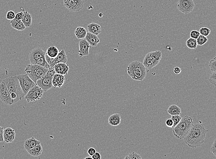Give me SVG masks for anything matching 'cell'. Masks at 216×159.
<instances>
[{"label": "cell", "mask_w": 216, "mask_h": 159, "mask_svg": "<svg viewBox=\"0 0 216 159\" xmlns=\"http://www.w3.org/2000/svg\"><path fill=\"white\" fill-rule=\"evenodd\" d=\"M85 39L88 42L91 47H97L100 42V40L97 35L89 33V32H88Z\"/></svg>", "instance_id": "cell-18"}, {"label": "cell", "mask_w": 216, "mask_h": 159, "mask_svg": "<svg viewBox=\"0 0 216 159\" xmlns=\"http://www.w3.org/2000/svg\"><path fill=\"white\" fill-rule=\"evenodd\" d=\"M92 159H101V156L100 155V153L98 152H96L92 156Z\"/></svg>", "instance_id": "cell-45"}, {"label": "cell", "mask_w": 216, "mask_h": 159, "mask_svg": "<svg viewBox=\"0 0 216 159\" xmlns=\"http://www.w3.org/2000/svg\"><path fill=\"white\" fill-rule=\"evenodd\" d=\"M55 73L56 72L54 70V67H50L46 75L37 80L36 84L45 92L50 90L54 87L52 83V79Z\"/></svg>", "instance_id": "cell-7"}, {"label": "cell", "mask_w": 216, "mask_h": 159, "mask_svg": "<svg viewBox=\"0 0 216 159\" xmlns=\"http://www.w3.org/2000/svg\"><path fill=\"white\" fill-rule=\"evenodd\" d=\"M66 81L64 75L56 73L52 79V83L54 88H61Z\"/></svg>", "instance_id": "cell-17"}, {"label": "cell", "mask_w": 216, "mask_h": 159, "mask_svg": "<svg viewBox=\"0 0 216 159\" xmlns=\"http://www.w3.org/2000/svg\"><path fill=\"white\" fill-rule=\"evenodd\" d=\"M209 81L210 83L216 87V71L212 72V73L210 74Z\"/></svg>", "instance_id": "cell-36"}, {"label": "cell", "mask_w": 216, "mask_h": 159, "mask_svg": "<svg viewBox=\"0 0 216 159\" xmlns=\"http://www.w3.org/2000/svg\"><path fill=\"white\" fill-rule=\"evenodd\" d=\"M42 151H43V149H42V146L41 144H39V145H36L33 149L29 150L28 152L31 156L36 157L41 156L42 154Z\"/></svg>", "instance_id": "cell-27"}, {"label": "cell", "mask_w": 216, "mask_h": 159, "mask_svg": "<svg viewBox=\"0 0 216 159\" xmlns=\"http://www.w3.org/2000/svg\"><path fill=\"white\" fill-rule=\"evenodd\" d=\"M54 67L56 73L63 75H67L70 69L69 66L65 63H59L55 65Z\"/></svg>", "instance_id": "cell-16"}, {"label": "cell", "mask_w": 216, "mask_h": 159, "mask_svg": "<svg viewBox=\"0 0 216 159\" xmlns=\"http://www.w3.org/2000/svg\"><path fill=\"white\" fill-rule=\"evenodd\" d=\"M57 63H66L68 61L67 56L66 54V51L64 49H62L59 52L58 56L55 57Z\"/></svg>", "instance_id": "cell-26"}, {"label": "cell", "mask_w": 216, "mask_h": 159, "mask_svg": "<svg viewBox=\"0 0 216 159\" xmlns=\"http://www.w3.org/2000/svg\"><path fill=\"white\" fill-rule=\"evenodd\" d=\"M195 7L193 0H178L177 8L179 11L185 14H188L193 11Z\"/></svg>", "instance_id": "cell-10"}, {"label": "cell", "mask_w": 216, "mask_h": 159, "mask_svg": "<svg viewBox=\"0 0 216 159\" xmlns=\"http://www.w3.org/2000/svg\"><path fill=\"white\" fill-rule=\"evenodd\" d=\"M59 52V49L57 47L51 46L47 49L46 54L51 57L55 58L58 56Z\"/></svg>", "instance_id": "cell-28"}, {"label": "cell", "mask_w": 216, "mask_h": 159, "mask_svg": "<svg viewBox=\"0 0 216 159\" xmlns=\"http://www.w3.org/2000/svg\"><path fill=\"white\" fill-rule=\"evenodd\" d=\"M127 70L129 76L136 81H143L146 76V68L140 62L135 61L130 63Z\"/></svg>", "instance_id": "cell-3"}, {"label": "cell", "mask_w": 216, "mask_h": 159, "mask_svg": "<svg viewBox=\"0 0 216 159\" xmlns=\"http://www.w3.org/2000/svg\"><path fill=\"white\" fill-rule=\"evenodd\" d=\"M209 67L211 71H216V57L210 60Z\"/></svg>", "instance_id": "cell-35"}, {"label": "cell", "mask_w": 216, "mask_h": 159, "mask_svg": "<svg viewBox=\"0 0 216 159\" xmlns=\"http://www.w3.org/2000/svg\"><path fill=\"white\" fill-rule=\"evenodd\" d=\"M18 80L22 90L23 91L24 96L36 84L34 81L29 77L27 73L18 76Z\"/></svg>", "instance_id": "cell-9"}, {"label": "cell", "mask_w": 216, "mask_h": 159, "mask_svg": "<svg viewBox=\"0 0 216 159\" xmlns=\"http://www.w3.org/2000/svg\"><path fill=\"white\" fill-rule=\"evenodd\" d=\"M208 130L202 122L193 124L191 129L183 138L184 142L189 147L196 148L204 143Z\"/></svg>", "instance_id": "cell-1"}, {"label": "cell", "mask_w": 216, "mask_h": 159, "mask_svg": "<svg viewBox=\"0 0 216 159\" xmlns=\"http://www.w3.org/2000/svg\"><path fill=\"white\" fill-rule=\"evenodd\" d=\"M79 55L80 57L83 56H87L89 54V49L91 46L88 42L85 39H82L79 44Z\"/></svg>", "instance_id": "cell-14"}, {"label": "cell", "mask_w": 216, "mask_h": 159, "mask_svg": "<svg viewBox=\"0 0 216 159\" xmlns=\"http://www.w3.org/2000/svg\"><path fill=\"white\" fill-rule=\"evenodd\" d=\"M23 17L22 19V21L24 24V26L26 28H29L31 27L32 25V16L30 13H29L27 11L24 12Z\"/></svg>", "instance_id": "cell-23"}, {"label": "cell", "mask_w": 216, "mask_h": 159, "mask_svg": "<svg viewBox=\"0 0 216 159\" xmlns=\"http://www.w3.org/2000/svg\"><path fill=\"white\" fill-rule=\"evenodd\" d=\"M45 58H46V61L49 64L50 67H54L55 65L57 64V62H56V58H55L51 57H49L47 54H45Z\"/></svg>", "instance_id": "cell-32"}, {"label": "cell", "mask_w": 216, "mask_h": 159, "mask_svg": "<svg viewBox=\"0 0 216 159\" xmlns=\"http://www.w3.org/2000/svg\"><path fill=\"white\" fill-rule=\"evenodd\" d=\"M87 33L86 28L81 26L78 27L75 31V35L78 39H85Z\"/></svg>", "instance_id": "cell-24"}, {"label": "cell", "mask_w": 216, "mask_h": 159, "mask_svg": "<svg viewBox=\"0 0 216 159\" xmlns=\"http://www.w3.org/2000/svg\"><path fill=\"white\" fill-rule=\"evenodd\" d=\"M10 23L13 28L18 31H23L26 28L23 22L21 20H17L14 18L13 20H10Z\"/></svg>", "instance_id": "cell-22"}, {"label": "cell", "mask_w": 216, "mask_h": 159, "mask_svg": "<svg viewBox=\"0 0 216 159\" xmlns=\"http://www.w3.org/2000/svg\"><path fill=\"white\" fill-rule=\"evenodd\" d=\"M173 71H174V72L175 74H178L181 73L182 70H181L180 67H174V69H173Z\"/></svg>", "instance_id": "cell-46"}, {"label": "cell", "mask_w": 216, "mask_h": 159, "mask_svg": "<svg viewBox=\"0 0 216 159\" xmlns=\"http://www.w3.org/2000/svg\"><path fill=\"white\" fill-rule=\"evenodd\" d=\"M46 54V52L43 51L41 48H35L32 49L29 56L30 64H32L35 61L37 60L40 58L44 57Z\"/></svg>", "instance_id": "cell-13"}, {"label": "cell", "mask_w": 216, "mask_h": 159, "mask_svg": "<svg viewBox=\"0 0 216 159\" xmlns=\"http://www.w3.org/2000/svg\"><path fill=\"white\" fill-rule=\"evenodd\" d=\"M87 28L88 32L97 35H99L102 32L101 26L95 22L88 24Z\"/></svg>", "instance_id": "cell-20"}, {"label": "cell", "mask_w": 216, "mask_h": 159, "mask_svg": "<svg viewBox=\"0 0 216 159\" xmlns=\"http://www.w3.org/2000/svg\"><path fill=\"white\" fill-rule=\"evenodd\" d=\"M162 58V52L160 51L150 52L145 56L143 63L146 68L150 69L158 64Z\"/></svg>", "instance_id": "cell-6"}, {"label": "cell", "mask_w": 216, "mask_h": 159, "mask_svg": "<svg viewBox=\"0 0 216 159\" xmlns=\"http://www.w3.org/2000/svg\"><path fill=\"white\" fill-rule=\"evenodd\" d=\"M171 119L173 122V128L181 121L182 117L180 115L171 116Z\"/></svg>", "instance_id": "cell-37"}, {"label": "cell", "mask_w": 216, "mask_h": 159, "mask_svg": "<svg viewBox=\"0 0 216 159\" xmlns=\"http://www.w3.org/2000/svg\"><path fill=\"white\" fill-rule=\"evenodd\" d=\"M49 69L38 65L29 64L26 67L25 71L29 77L36 84L37 80L45 76Z\"/></svg>", "instance_id": "cell-5"}, {"label": "cell", "mask_w": 216, "mask_h": 159, "mask_svg": "<svg viewBox=\"0 0 216 159\" xmlns=\"http://www.w3.org/2000/svg\"><path fill=\"white\" fill-rule=\"evenodd\" d=\"M211 150L213 154L216 157V138L211 146Z\"/></svg>", "instance_id": "cell-40"}, {"label": "cell", "mask_w": 216, "mask_h": 159, "mask_svg": "<svg viewBox=\"0 0 216 159\" xmlns=\"http://www.w3.org/2000/svg\"><path fill=\"white\" fill-rule=\"evenodd\" d=\"M24 14V12L22 11L20 12H18V13L16 14L15 17V18L17 19V20H21L22 19L23 17Z\"/></svg>", "instance_id": "cell-43"}, {"label": "cell", "mask_w": 216, "mask_h": 159, "mask_svg": "<svg viewBox=\"0 0 216 159\" xmlns=\"http://www.w3.org/2000/svg\"><path fill=\"white\" fill-rule=\"evenodd\" d=\"M200 33L199 31L196 30H192L190 33V37L193 38V39H197L199 36H200Z\"/></svg>", "instance_id": "cell-39"}, {"label": "cell", "mask_w": 216, "mask_h": 159, "mask_svg": "<svg viewBox=\"0 0 216 159\" xmlns=\"http://www.w3.org/2000/svg\"><path fill=\"white\" fill-rule=\"evenodd\" d=\"M166 124L168 127L173 128V122L171 118H168L166 121Z\"/></svg>", "instance_id": "cell-41"}, {"label": "cell", "mask_w": 216, "mask_h": 159, "mask_svg": "<svg viewBox=\"0 0 216 159\" xmlns=\"http://www.w3.org/2000/svg\"><path fill=\"white\" fill-rule=\"evenodd\" d=\"M186 45L189 49H196L198 45L196 39H193L190 37L186 41Z\"/></svg>", "instance_id": "cell-30"}, {"label": "cell", "mask_w": 216, "mask_h": 159, "mask_svg": "<svg viewBox=\"0 0 216 159\" xmlns=\"http://www.w3.org/2000/svg\"><path fill=\"white\" fill-rule=\"evenodd\" d=\"M44 92L45 91L44 90L41 89L37 84H35L24 96V99L28 102H35L41 99Z\"/></svg>", "instance_id": "cell-8"}, {"label": "cell", "mask_w": 216, "mask_h": 159, "mask_svg": "<svg viewBox=\"0 0 216 159\" xmlns=\"http://www.w3.org/2000/svg\"><path fill=\"white\" fill-rule=\"evenodd\" d=\"M124 159H141L142 157L140 155L135 152H132L130 153V154L128 155V156H126Z\"/></svg>", "instance_id": "cell-34"}, {"label": "cell", "mask_w": 216, "mask_h": 159, "mask_svg": "<svg viewBox=\"0 0 216 159\" xmlns=\"http://www.w3.org/2000/svg\"><path fill=\"white\" fill-rule=\"evenodd\" d=\"M3 82L6 84L10 94L14 93L17 95L18 101L25 96L21 87L18 76L9 77L3 80Z\"/></svg>", "instance_id": "cell-4"}, {"label": "cell", "mask_w": 216, "mask_h": 159, "mask_svg": "<svg viewBox=\"0 0 216 159\" xmlns=\"http://www.w3.org/2000/svg\"><path fill=\"white\" fill-rule=\"evenodd\" d=\"M64 6L71 12H79L83 8V0H63Z\"/></svg>", "instance_id": "cell-11"}, {"label": "cell", "mask_w": 216, "mask_h": 159, "mask_svg": "<svg viewBox=\"0 0 216 159\" xmlns=\"http://www.w3.org/2000/svg\"><path fill=\"white\" fill-rule=\"evenodd\" d=\"M3 127L0 126V142H4L3 137Z\"/></svg>", "instance_id": "cell-44"}, {"label": "cell", "mask_w": 216, "mask_h": 159, "mask_svg": "<svg viewBox=\"0 0 216 159\" xmlns=\"http://www.w3.org/2000/svg\"><path fill=\"white\" fill-rule=\"evenodd\" d=\"M167 112L171 116L180 115L181 114V110L178 106L173 104L168 107Z\"/></svg>", "instance_id": "cell-25"}, {"label": "cell", "mask_w": 216, "mask_h": 159, "mask_svg": "<svg viewBox=\"0 0 216 159\" xmlns=\"http://www.w3.org/2000/svg\"><path fill=\"white\" fill-rule=\"evenodd\" d=\"M39 144H41V142L35 139L34 137H32L25 140L24 143V147L25 150L28 152Z\"/></svg>", "instance_id": "cell-19"}, {"label": "cell", "mask_w": 216, "mask_h": 159, "mask_svg": "<svg viewBox=\"0 0 216 159\" xmlns=\"http://www.w3.org/2000/svg\"><path fill=\"white\" fill-rule=\"evenodd\" d=\"M0 99L2 102L8 105L14 103L13 100L11 97V94L7 88L6 85L3 82L0 83Z\"/></svg>", "instance_id": "cell-12"}, {"label": "cell", "mask_w": 216, "mask_h": 159, "mask_svg": "<svg viewBox=\"0 0 216 159\" xmlns=\"http://www.w3.org/2000/svg\"><path fill=\"white\" fill-rule=\"evenodd\" d=\"M199 32H200L201 35L207 37L210 35V33H211V30L208 27H203L200 28Z\"/></svg>", "instance_id": "cell-33"}, {"label": "cell", "mask_w": 216, "mask_h": 159, "mask_svg": "<svg viewBox=\"0 0 216 159\" xmlns=\"http://www.w3.org/2000/svg\"><path fill=\"white\" fill-rule=\"evenodd\" d=\"M194 124L193 119L188 115H185L182 118L181 121L172 129L174 137L177 139L184 138Z\"/></svg>", "instance_id": "cell-2"}, {"label": "cell", "mask_w": 216, "mask_h": 159, "mask_svg": "<svg viewBox=\"0 0 216 159\" xmlns=\"http://www.w3.org/2000/svg\"><path fill=\"white\" fill-rule=\"evenodd\" d=\"M45 56L40 58L37 60L35 61L32 64L38 65L41 66L45 68H50V66L46 61Z\"/></svg>", "instance_id": "cell-29"}, {"label": "cell", "mask_w": 216, "mask_h": 159, "mask_svg": "<svg viewBox=\"0 0 216 159\" xmlns=\"http://www.w3.org/2000/svg\"><path fill=\"white\" fill-rule=\"evenodd\" d=\"M92 159V157H90H90H86L85 158V159Z\"/></svg>", "instance_id": "cell-47"}, {"label": "cell", "mask_w": 216, "mask_h": 159, "mask_svg": "<svg viewBox=\"0 0 216 159\" xmlns=\"http://www.w3.org/2000/svg\"><path fill=\"white\" fill-rule=\"evenodd\" d=\"M15 132L13 128L8 127L4 129V140L6 143H9L13 142L15 138Z\"/></svg>", "instance_id": "cell-15"}, {"label": "cell", "mask_w": 216, "mask_h": 159, "mask_svg": "<svg viewBox=\"0 0 216 159\" xmlns=\"http://www.w3.org/2000/svg\"><path fill=\"white\" fill-rule=\"evenodd\" d=\"M121 117L120 114L111 115L108 119V123L112 126H117L121 123Z\"/></svg>", "instance_id": "cell-21"}, {"label": "cell", "mask_w": 216, "mask_h": 159, "mask_svg": "<svg viewBox=\"0 0 216 159\" xmlns=\"http://www.w3.org/2000/svg\"><path fill=\"white\" fill-rule=\"evenodd\" d=\"M196 41H197V45L199 46H203L208 42V39L206 36L200 35L198 38L196 39Z\"/></svg>", "instance_id": "cell-31"}, {"label": "cell", "mask_w": 216, "mask_h": 159, "mask_svg": "<svg viewBox=\"0 0 216 159\" xmlns=\"http://www.w3.org/2000/svg\"><path fill=\"white\" fill-rule=\"evenodd\" d=\"M96 152L95 149L93 147H90V148H89L87 151L88 154L90 157H92Z\"/></svg>", "instance_id": "cell-42"}, {"label": "cell", "mask_w": 216, "mask_h": 159, "mask_svg": "<svg viewBox=\"0 0 216 159\" xmlns=\"http://www.w3.org/2000/svg\"><path fill=\"white\" fill-rule=\"evenodd\" d=\"M16 14L13 11H9L7 12L6 18L8 20H12L14 19Z\"/></svg>", "instance_id": "cell-38"}]
</instances>
